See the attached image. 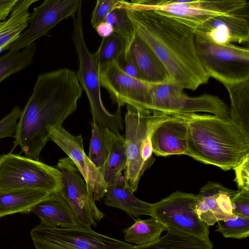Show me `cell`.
I'll use <instances>...</instances> for the list:
<instances>
[{
  "instance_id": "23",
  "label": "cell",
  "mask_w": 249,
  "mask_h": 249,
  "mask_svg": "<svg viewBox=\"0 0 249 249\" xmlns=\"http://www.w3.org/2000/svg\"><path fill=\"white\" fill-rule=\"evenodd\" d=\"M52 193L35 189L0 192V217L17 213H31L35 206Z\"/></svg>"
},
{
  "instance_id": "2",
  "label": "cell",
  "mask_w": 249,
  "mask_h": 249,
  "mask_svg": "<svg viewBox=\"0 0 249 249\" xmlns=\"http://www.w3.org/2000/svg\"><path fill=\"white\" fill-rule=\"evenodd\" d=\"M126 9L135 32L158 56L173 81L192 90L208 82L210 77L197 54L193 28L161 12L129 1Z\"/></svg>"
},
{
  "instance_id": "11",
  "label": "cell",
  "mask_w": 249,
  "mask_h": 249,
  "mask_svg": "<svg viewBox=\"0 0 249 249\" xmlns=\"http://www.w3.org/2000/svg\"><path fill=\"white\" fill-rule=\"evenodd\" d=\"M195 44L199 59L210 77L249 74L248 47L218 44L198 36H195Z\"/></svg>"
},
{
  "instance_id": "6",
  "label": "cell",
  "mask_w": 249,
  "mask_h": 249,
  "mask_svg": "<svg viewBox=\"0 0 249 249\" xmlns=\"http://www.w3.org/2000/svg\"><path fill=\"white\" fill-rule=\"evenodd\" d=\"M61 178L57 168L39 160L11 153L0 156V192L24 189L58 192Z\"/></svg>"
},
{
  "instance_id": "4",
  "label": "cell",
  "mask_w": 249,
  "mask_h": 249,
  "mask_svg": "<svg viewBox=\"0 0 249 249\" xmlns=\"http://www.w3.org/2000/svg\"><path fill=\"white\" fill-rule=\"evenodd\" d=\"M125 115V149L127 158L124 178L132 193L137 189L140 178L154 162L151 135L160 124L171 115L126 105Z\"/></svg>"
},
{
  "instance_id": "38",
  "label": "cell",
  "mask_w": 249,
  "mask_h": 249,
  "mask_svg": "<svg viewBox=\"0 0 249 249\" xmlns=\"http://www.w3.org/2000/svg\"><path fill=\"white\" fill-rule=\"evenodd\" d=\"M19 0H0V21H4Z\"/></svg>"
},
{
  "instance_id": "14",
  "label": "cell",
  "mask_w": 249,
  "mask_h": 249,
  "mask_svg": "<svg viewBox=\"0 0 249 249\" xmlns=\"http://www.w3.org/2000/svg\"><path fill=\"white\" fill-rule=\"evenodd\" d=\"M100 86L108 92L118 108L125 104L141 109L149 110L150 83L124 73L115 61L100 69Z\"/></svg>"
},
{
  "instance_id": "39",
  "label": "cell",
  "mask_w": 249,
  "mask_h": 249,
  "mask_svg": "<svg viewBox=\"0 0 249 249\" xmlns=\"http://www.w3.org/2000/svg\"><path fill=\"white\" fill-rule=\"evenodd\" d=\"M95 29L98 34L103 38L109 36L114 32L111 25L105 21L100 23Z\"/></svg>"
},
{
  "instance_id": "18",
  "label": "cell",
  "mask_w": 249,
  "mask_h": 249,
  "mask_svg": "<svg viewBox=\"0 0 249 249\" xmlns=\"http://www.w3.org/2000/svg\"><path fill=\"white\" fill-rule=\"evenodd\" d=\"M236 192L209 182L196 195V212L199 218L209 226L227 219L233 214L231 198Z\"/></svg>"
},
{
  "instance_id": "13",
  "label": "cell",
  "mask_w": 249,
  "mask_h": 249,
  "mask_svg": "<svg viewBox=\"0 0 249 249\" xmlns=\"http://www.w3.org/2000/svg\"><path fill=\"white\" fill-rule=\"evenodd\" d=\"M81 6V0L44 1L34 8L29 16L27 30L8 50L19 51L32 45L63 19L74 15Z\"/></svg>"
},
{
  "instance_id": "28",
  "label": "cell",
  "mask_w": 249,
  "mask_h": 249,
  "mask_svg": "<svg viewBox=\"0 0 249 249\" xmlns=\"http://www.w3.org/2000/svg\"><path fill=\"white\" fill-rule=\"evenodd\" d=\"M91 125L92 136L88 157L103 175L114 133L108 127H103L93 123Z\"/></svg>"
},
{
  "instance_id": "1",
  "label": "cell",
  "mask_w": 249,
  "mask_h": 249,
  "mask_svg": "<svg viewBox=\"0 0 249 249\" xmlns=\"http://www.w3.org/2000/svg\"><path fill=\"white\" fill-rule=\"evenodd\" d=\"M83 89L73 71L63 68L40 74L21 111L13 149L39 160L49 140V127L58 128L77 109Z\"/></svg>"
},
{
  "instance_id": "26",
  "label": "cell",
  "mask_w": 249,
  "mask_h": 249,
  "mask_svg": "<svg viewBox=\"0 0 249 249\" xmlns=\"http://www.w3.org/2000/svg\"><path fill=\"white\" fill-rule=\"evenodd\" d=\"M165 227L154 217L142 220L140 218L130 227L124 230V242L137 246L152 243L158 240Z\"/></svg>"
},
{
  "instance_id": "30",
  "label": "cell",
  "mask_w": 249,
  "mask_h": 249,
  "mask_svg": "<svg viewBox=\"0 0 249 249\" xmlns=\"http://www.w3.org/2000/svg\"><path fill=\"white\" fill-rule=\"evenodd\" d=\"M127 1L125 0L124 5L116 8L110 12L104 20L111 25L115 33L124 39L126 49L135 34L133 24L127 13Z\"/></svg>"
},
{
  "instance_id": "22",
  "label": "cell",
  "mask_w": 249,
  "mask_h": 249,
  "mask_svg": "<svg viewBox=\"0 0 249 249\" xmlns=\"http://www.w3.org/2000/svg\"><path fill=\"white\" fill-rule=\"evenodd\" d=\"M106 206L121 209L132 217L151 216L152 204L136 197L125 184L124 177L115 185L107 186L104 196Z\"/></svg>"
},
{
  "instance_id": "35",
  "label": "cell",
  "mask_w": 249,
  "mask_h": 249,
  "mask_svg": "<svg viewBox=\"0 0 249 249\" xmlns=\"http://www.w3.org/2000/svg\"><path fill=\"white\" fill-rule=\"evenodd\" d=\"M232 213L249 217V191H237L231 198Z\"/></svg>"
},
{
  "instance_id": "8",
  "label": "cell",
  "mask_w": 249,
  "mask_h": 249,
  "mask_svg": "<svg viewBox=\"0 0 249 249\" xmlns=\"http://www.w3.org/2000/svg\"><path fill=\"white\" fill-rule=\"evenodd\" d=\"M30 234L36 249H135L137 246L82 226L60 228L40 222Z\"/></svg>"
},
{
  "instance_id": "21",
  "label": "cell",
  "mask_w": 249,
  "mask_h": 249,
  "mask_svg": "<svg viewBox=\"0 0 249 249\" xmlns=\"http://www.w3.org/2000/svg\"><path fill=\"white\" fill-rule=\"evenodd\" d=\"M41 219V223L60 228L81 227L70 205L58 192L50 194L31 211Z\"/></svg>"
},
{
  "instance_id": "5",
  "label": "cell",
  "mask_w": 249,
  "mask_h": 249,
  "mask_svg": "<svg viewBox=\"0 0 249 249\" xmlns=\"http://www.w3.org/2000/svg\"><path fill=\"white\" fill-rule=\"evenodd\" d=\"M72 40L78 61L76 73L78 80L89 99L93 116V123L103 127H108L116 134H120L123 128L121 109L115 114L110 113L105 108L101 96L99 81L100 67L98 50L92 53L85 42L82 9L80 7L72 16Z\"/></svg>"
},
{
  "instance_id": "37",
  "label": "cell",
  "mask_w": 249,
  "mask_h": 249,
  "mask_svg": "<svg viewBox=\"0 0 249 249\" xmlns=\"http://www.w3.org/2000/svg\"><path fill=\"white\" fill-rule=\"evenodd\" d=\"M115 62L118 67L124 73L133 78L142 80L134 63L126 51Z\"/></svg>"
},
{
  "instance_id": "15",
  "label": "cell",
  "mask_w": 249,
  "mask_h": 249,
  "mask_svg": "<svg viewBox=\"0 0 249 249\" xmlns=\"http://www.w3.org/2000/svg\"><path fill=\"white\" fill-rule=\"evenodd\" d=\"M48 130L49 140L59 146L73 161L94 200L99 201L103 198L107 186L103 175L85 153L82 136L72 135L62 126L49 127Z\"/></svg>"
},
{
  "instance_id": "19",
  "label": "cell",
  "mask_w": 249,
  "mask_h": 249,
  "mask_svg": "<svg viewBox=\"0 0 249 249\" xmlns=\"http://www.w3.org/2000/svg\"><path fill=\"white\" fill-rule=\"evenodd\" d=\"M126 51L143 81L151 84H158L171 80L165 66L136 32Z\"/></svg>"
},
{
  "instance_id": "33",
  "label": "cell",
  "mask_w": 249,
  "mask_h": 249,
  "mask_svg": "<svg viewBox=\"0 0 249 249\" xmlns=\"http://www.w3.org/2000/svg\"><path fill=\"white\" fill-rule=\"evenodd\" d=\"M123 0H98L91 14V25L94 28L104 21L108 14L116 8L124 5Z\"/></svg>"
},
{
  "instance_id": "36",
  "label": "cell",
  "mask_w": 249,
  "mask_h": 249,
  "mask_svg": "<svg viewBox=\"0 0 249 249\" xmlns=\"http://www.w3.org/2000/svg\"><path fill=\"white\" fill-rule=\"evenodd\" d=\"M233 169L235 173L234 181L238 190L249 191V154Z\"/></svg>"
},
{
  "instance_id": "3",
  "label": "cell",
  "mask_w": 249,
  "mask_h": 249,
  "mask_svg": "<svg viewBox=\"0 0 249 249\" xmlns=\"http://www.w3.org/2000/svg\"><path fill=\"white\" fill-rule=\"evenodd\" d=\"M186 116L188 126L185 155L227 171L249 154V137L229 119L197 113Z\"/></svg>"
},
{
  "instance_id": "7",
  "label": "cell",
  "mask_w": 249,
  "mask_h": 249,
  "mask_svg": "<svg viewBox=\"0 0 249 249\" xmlns=\"http://www.w3.org/2000/svg\"><path fill=\"white\" fill-rule=\"evenodd\" d=\"M149 110L168 115L186 114L204 112L229 119V109L218 97L204 93L190 97L184 89L172 80L158 83H150Z\"/></svg>"
},
{
  "instance_id": "12",
  "label": "cell",
  "mask_w": 249,
  "mask_h": 249,
  "mask_svg": "<svg viewBox=\"0 0 249 249\" xmlns=\"http://www.w3.org/2000/svg\"><path fill=\"white\" fill-rule=\"evenodd\" d=\"M56 168L62 175L59 192L70 205L80 225L96 226L105 214L97 207L79 171L69 157L60 159Z\"/></svg>"
},
{
  "instance_id": "32",
  "label": "cell",
  "mask_w": 249,
  "mask_h": 249,
  "mask_svg": "<svg viewBox=\"0 0 249 249\" xmlns=\"http://www.w3.org/2000/svg\"><path fill=\"white\" fill-rule=\"evenodd\" d=\"M215 231L225 238L242 239L249 235V217L233 213L224 220L217 222Z\"/></svg>"
},
{
  "instance_id": "10",
  "label": "cell",
  "mask_w": 249,
  "mask_h": 249,
  "mask_svg": "<svg viewBox=\"0 0 249 249\" xmlns=\"http://www.w3.org/2000/svg\"><path fill=\"white\" fill-rule=\"evenodd\" d=\"M133 5L161 12L195 30L215 16L229 13L249 3L246 0H133Z\"/></svg>"
},
{
  "instance_id": "31",
  "label": "cell",
  "mask_w": 249,
  "mask_h": 249,
  "mask_svg": "<svg viewBox=\"0 0 249 249\" xmlns=\"http://www.w3.org/2000/svg\"><path fill=\"white\" fill-rule=\"evenodd\" d=\"M98 60L100 69L117 58L126 50L124 39L114 32L109 36L103 38L98 48Z\"/></svg>"
},
{
  "instance_id": "34",
  "label": "cell",
  "mask_w": 249,
  "mask_h": 249,
  "mask_svg": "<svg viewBox=\"0 0 249 249\" xmlns=\"http://www.w3.org/2000/svg\"><path fill=\"white\" fill-rule=\"evenodd\" d=\"M21 111L20 107L15 106L8 115L0 121V139L8 137H14L18 125L17 121Z\"/></svg>"
},
{
  "instance_id": "29",
  "label": "cell",
  "mask_w": 249,
  "mask_h": 249,
  "mask_svg": "<svg viewBox=\"0 0 249 249\" xmlns=\"http://www.w3.org/2000/svg\"><path fill=\"white\" fill-rule=\"evenodd\" d=\"M36 51L35 43L19 51L9 50L0 56V83L30 65Z\"/></svg>"
},
{
  "instance_id": "25",
  "label": "cell",
  "mask_w": 249,
  "mask_h": 249,
  "mask_svg": "<svg viewBox=\"0 0 249 249\" xmlns=\"http://www.w3.org/2000/svg\"><path fill=\"white\" fill-rule=\"evenodd\" d=\"M127 158L125 149V139L120 134H113L109 153L103 173L107 186L116 185L122 178L125 168Z\"/></svg>"
},
{
  "instance_id": "16",
  "label": "cell",
  "mask_w": 249,
  "mask_h": 249,
  "mask_svg": "<svg viewBox=\"0 0 249 249\" xmlns=\"http://www.w3.org/2000/svg\"><path fill=\"white\" fill-rule=\"evenodd\" d=\"M194 34L218 44L237 43L248 45L249 3L208 19L194 30Z\"/></svg>"
},
{
  "instance_id": "27",
  "label": "cell",
  "mask_w": 249,
  "mask_h": 249,
  "mask_svg": "<svg viewBox=\"0 0 249 249\" xmlns=\"http://www.w3.org/2000/svg\"><path fill=\"white\" fill-rule=\"evenodd\" d=\"M210 240H205L175 232L167 233L152 243L136 246L135 249H213Z\"/></svg>"
},
{
  "instance_id": "17",
  "label": "cell",
  "mask_w": 249,
  "mask_h": 249,
  "mask_svg": "<svg viewBox=\"0 0 249 249\" xmlns=\"http://www.w3.org/2000/svg\"><path fill=\"white\" fill-rule=\"evenodd\" d=\"M152 132V151L158 156L185 155L187 146L188 122L186 114H172Z\"/></svg>"
},
{
  "instance_id": "9",
  "label": "cell",
  "mask_w": 249,
  "mask_h": 249,
  "mask_svg": "<svg viewBox=\"0 0 249 249\" xmlns=\"http://www.w3.org/2000/svg\"><path fill=\"white\" fill-rule=\"evenodd\" d=\"M196 195L177 191L160 201L152 204L151 216L167 231L209 240V226L196 212Z\"/></svg>"
},
{
  "instance_id": "24",
  "label": "cell",
  "mask_w": 249,
  "mask_h": 249,
  "mask_svg": "<svg viewBox=\"0 0 249 249\" xmlns=\"http://www.w3.org/2000/svg\"><path fill=\"white\" fill-rule=\"evenodd\" d=\"M37 1L18 0L8 19L0 22V53L8 50L28 27L29 8Z\"/></svg>"
},
{
  "instance_id": "20",
  "label": "cell",
  "mask_w": 249,
  "mask_h": 249,
  "mask_svg": "<svg viewBox=\"0 0 249 249\" xmlns=\"http://www.w3.org/2000/svg\"><path fill=\"white\" fill-rule=\"evenodd\" d=\"M215 79L224 85L229 95L230 120L249 137V74Z\"/></svg>"
}]
</instances>
